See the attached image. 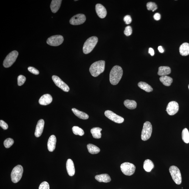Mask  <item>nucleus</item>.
Returning a JSON list of instances; mask_svg holds the SVG:
<instances>
[{
  "label": "nucleus",
  "instance_id": "0eeeda50",
  "mask_svg": "<svg viewBox=\"0 0 189 189\" xmlns=\"http://www.w3.org/2000/svg\"><path fill=\"white\" fill-rule=\"evenodd\" d=\"M120 169L123 173L125 175L131 176L135 172L136 166L132 163L125 162L122 163L120 165Z\"/></svg>",
  "mask_w": 189,
  "mask_h": 189
},
{
  "label": "nucleus",
  "instance_id": "2eb2a0df",
  "mask_svg": "<svg viewBox=\"0 0 189 189\" xmlns=\"http://www.w3.org/2000/svg\"><path fill=\"white\" fill-rule=\"evenodd\" d=\"M52 100V97L51 95L45 94L42 96L39 99V102L41 105L46 106L51 103Z\"/></svg>",
  "mask_w": 189,
  "mask_h": 189
},
{
  "label": "nucleus",
  "instance_id": "f3484780",
  "mask_svg": "<svg viewBox=\"0 0 189 189\" xmlns=\"http://www.w3.org/2000/svg\"><path fill=\"white\" fill-rule=\"evenodd\" d=\"M66 168L68 173L70 176H73L75 173V168L74 163L71 159H68L66 163Z\"/></svg>",
  "mask_w": 189,
  "mask_h": 189
},
{
  "label": "nucleus",
  "instance_id": "cd10ccee",
  "mask_svg": "<svg viewBox=\"0 0 189 189\" xmlns=\"http://www.w3.org/2000/svg\"><path fill=\"white\" fill-rule=\"evenodd\" d=\"M124 105L127 108L130 109H134L137 107V104L134 100H127L124 101Z\"/></svg>",
  "mask_w": 189,
  "mask_h": 189
},
{
  "label": "nucleus",
  "instance_id": "4be33fe9",
  "mask_svg": "<svg viewBox=\"0 0 189 189\" xmlns=\"http://www.w3.org/2000/svg\"><path fill=\"white\" fill-rule=\"evenodd\" d=\"M171 73V69L170 67L168 66H161L159 68L158 72V74L159 76H166Z\"/></svg>",
  "mask_w": 189,
  "mask_h": 189
},
{
  "label": "nucleus",
  "instance_id": "72a5a7b5",
  "mask_svg": "<svg viewBox=\"0 0 189 189\" xmlns=\"http://www.w3.org/2000/svg\"><path fill=\"white\" fill-rule=\"evenodd\" d=\"M26 80V78L22 75H20L18 77V84L19 86H21L24 83Z\"/></svg>",
  "mask_w": 189,
  "mask_h": 189
},
{
  "label": "nucleus",
  "instance_id": "37998d69",
  "mask_svg": "<svg viewBox=\"0 0 189 189\" xmlns=\"http://www.w3.org/2000/svg\"><path fill=\"white\" fill-rule=\"evenodd\" d=\"M188 89H189V85H188Z\"/></svg>",
  "mask_w": 189,
  "mask_h": 189
},
{
  "label": "nucleus",
  "instance_id": "4468645a",
  "mask_svg": "<svg viewBox=\"0 0 189 189\" xmlns=\"http://www.w3.org/2000/svg\"><path fill=\"white\" fill-rule=\"evenodd\" d=\"M95 10L96 12L99 17L101 18H105L107 15L106 8L100 4L96 5Z\"/></svg>",
  "mask_w": 189,
  "mask_h": 189
},
{
  "label": "nucleus",
  "instance_id": "5701e85b",
  "mask_svg": "<svg viewBox=\"0 0 189 189\" xmlns=\"http://www.w3.org/2000/svg\"><path fill=\"white\" fill-rule=\"evenodd\" d=\"M72 111L76 116L80 118V119L87 120L89 117V116L86 113L78 111V110L76 108H72Z\"/></svg>",
  "mask_w": 189,
  "mask_h": 189
},
{
  "label": "nucleus",
  "instance_id": "bb28decb",
  "mask_svg": "<svg viewBox=\"0 0 189 189\" xmlns=\"http://www.w3.org/2000/svg\"><path fill=\"white\" fill-rule=\"evenodd\" d=\"M87 148L89 153L92 154H97L99 153L100 151L99 148L92 144H88L87 145Z\"/></svg>",
  "mask_w": 189,
  "mask_h": 189
},
{
  "label": "nucleus",
  "instance_id": "f8f14e48",
  "mask_svg": "<svg viewBox=\"0 0 189 189\" xmlns=\"http://www.w3.org/2000/svg\"><path fill=\"white\" fill-rule=\"evenodd\" d=\"M52 80L55 84V85L60 88L65 92H69V88L67 84L61 79L58 76L53 75L52 77Z\"/></svg>",
  "mask_w": 189,
  "mask_h": 189
},
{
  "label": "nucleus",
  "instance_id": "1a4fd4ad",
  "mask_svg": "<svg viewBox=\"0 0 189 189\" xmlns=\"http://www.w3.org/2000/svg\"><path fill=\"white\" fill-rule=\"evenodd\" d=\"M64 38L61 35H55L51 36L47 39V43L50 46H58L63 43Z\"/></svg>",
  "mask_w": 189,
  "mask_h": 189
},
{
  "label": "nucleus",
  "instance_id": "9b49d317",
  "mask_svg": "<svg viewBox=\"0 0 189 189\" xmlns=\"http://www.w3.org/2000/svg\"><path fill=\"white\" fill-rule=\"evenodd\" d=\"M104 114L106 117L115 123L120 124L124 122V119L122 117L119 116L111 111L108 110L106 111Z\"/></svg>",
  "mask_w": 189,
  "mask_h": 189
},
{
  "label": "nucleus",
  "instance_id": "c756f323",
  "mask_svg": "<svg viewBox=\"0 0 189 189\" xmlns=\"http://www.w3.org/2000/svg\"><path fill=\"white\" fill-rule=\"evenodd\" d=\"M182 139L185 143H189V132L187 128L183 129L182 132Z\"/></svg>",
  "mask_w": 189,
  "mask_h": 189
},
{
  "label": "nucleus",
  "instance_id": "c9c22d12",
  "mask_svg": "<svg viewBox=\"0 0 189 189\" xmlns=\"http://www.w3.org/2000/svg\"><path fill=\"white\" fill-rule=\"evenodd\" d=\"M39 189H50V185L49 183L46 182H42L39 186Z\"/></svg>",
  "mask_w": 189,
  "mask_h": 189
},
{
  "label": "nucleus",
  "instance_id": "ea45409f",
  "mask_svg": "<svg viewBox=\"0 0 189 189\" xmlns=\"http://www.w3.org/2000/svg\"><path fill=\"white\" fill-rule=\"evenodd\" d=\"M154 17L155 20L159 21L161 18V15L159 13H157L154 14Z\"/></svg>",
  "mask_w": 189,
  "mask_h": 189
},
{
  "label": "nucleus",
  "instance_id": "ddd939ff",
  "mask_svg": "<svg viewBox=\"0 0 189 189\" xmlns=\"http://www.w3.org/2000/svg\"><path fill=\"white\" fill-rule=\"evenodd\" d=\"M179 109V104L176 101H171L169 103L166 111L168 114L172 116L176 114L178 112Z\"/></svg>",
  "mask_w": 189,
  "mask_h": 189
},
{
  "label": "nucleus",
  "instance_id": "2f4dec72",
  "mask_svg": "<svg viewBox=\"0 0 189 189\" xmlns=\"http://www.w3.org/2000/svg\"><path fill=\"white\" fill-rule=\"evenodd\" d=\"M147 9L149 11H152L154 12L157 9V5L155 3L152 2H149L146 4Z\"/></svg>",
  "mask_w": 189,
  "mask_h": 189
},
{
  "label": "nucleus",
  "instance_id": "20e7f679",
  "mask_svg": "<svg viewBox=\"0 0 189 189\" xmlns=\"http://www.w3.org/2000/svg\"><path fill=\"white\" fill-rule=\"evenodd\" d=\"M23 173V168L21 165H18L14 168L11 173L12 181L15 183H17L21 178Z\"/></svg>",
  "mask_w": 189,
  "mask_h": 189
},
{
  "label": "nucleus",
  "instance_id": "6e6552de",
  "mask_svg": "<svg viewBox=\"0 0 189 189\" xmlns=\"http://www.w3.org/2000/svg\"><path fill=\"white\" fill-rule=\"evenodd\" d=\"M152 131V127L150 122H146L144 124L142 132L141 139L143 141L148 140L150 138Z\"/></svg>",
  "mask_w": 189,
  "mask_h": 189
},
{
  "label": "nucleus",
  "instance_id": "79ce46f5",
  "mask_svg": "<svg viewBox=\"0 0 189 189\" xmlns=\"http://www.w3.org/2000/svg\"><path fill=\"white\" fill-rule=\"evenodd\" d=\"M158 50L160 52L163 53L164 52V50H163V47L162 46H159L158 47Z\"/></svg>",
  "mask_w": 189,
  "mask_h": 189
},
{
  "label": "nucleus",
  "instance_id": "6ab92c4d",
  "mask_svg": "<svg viewBox=\"0 0 189 189\" xmlns=\"http://www.w3.org/2000/svg\"><path fill=\"white\" fill-rule=\"evenodd\" d=\"M62 1L61 0H53L50 5L51 10L53 13L57 12L60 8Z\"/></svg>",
  "mask_w": 189,
  "mask_h": 189
},
{
  "label": "nucleus",
  "instance_id": "9d476101",
  "mask_svg": "<svg viewBox=\"0 0 189 189\" xmlns=\"http://www.w3.org/2000/svg\"><path fill=\"white\" fill-rule=\"evenodd\" d=\"M86 17L83 14H78L73 17L70 19L69 22L73 25H78L83 24L86 21Z\"/></svg>",
  "mask_w": 189,
  "mask_h": 189
},
{
  "label": "nucleus",
  "instance_id": "39448f33",
  "mask_svg": "<svg viewBox=\"0 0 189 189\" xmlns=\"http://www.w3.org/2000/svg\"><path fill=\"white\" fill-rule=\"evenodd\" d=\"M169 171L173 181L177 185H180L182 182V177L181 172L178 168L175 166H171Z\"/></svg>",
  "mask_w": 189,
  "mask_h": 189
},
{
  "label": "nucleus",
  "instance_id": "f704fd0d",
  "mask_svg": "<svg viewBox=\"0 0 189 189\" xmlns=\"http://www.w3.org/2000/svg\"><path fill=\"white\" fill-rule=\"evenodd\" d=\"M132 32V30L131 27L130 26H128L125 28V31H124V34L126 36H130L131 35Z\"/></svg>",
  "mask_w": 189,
  "mask_h": 189
},
{
  "label": "nucleus",
  "instance_id": "393cba45",
  "mask_svg": "<svg viewBox=\"0 0 189 189\" xmlns=\"http://www.w3.org/2000/svg\"><path fill=\"white\" fill-rule=\"evenodd\" d=\"M160 80L163 85L166 86H170L173 82V79L168 76H162L159 78Z\"/></svg>",
  "mask_w": 189,
  "mask_h": 189
},
{
  "label": "nucleus",
  "instance_id": "b1692460",
  "mask_svg": "<svg viewBox=\"0 0 189 189\" xmlns=\"http://www.w3.org/2000/svg\"><path fill=\"white\" fill-rule=\"evenodd\" d=\"M154 167V163L150 160L146 159L144 163L143 168L146 172H151Z\"/></svg>",
  "mask_w": 189,
  "mask_h": 189
},
{
  "label": "nucleus",
  "instance_id": "a878e982",
  "mask_svg": "<svg viewBox=\"0 0 189 189\" xmlns=\"http://www.w3.org/2000/svg\"><path fill=\"white\" fill-rule=\"evenodd\" d=\"M102 129L100 128L96 127L92 128L91 130V133L94 139H100L102 135L101 133Z\"/></svg>",
  "mask_w": 189,
  "mask_h": 189
},
{
  "label": "nucleus",
  "instance_id": "58836bf2",
  "mask_svg": "<svg viewBox=\"0 0 189 189\" xmlns=\"http://www.w3.org/2000/svg\"><path fill=\"white\" fill-rule=\"evenodd\" d=\"M0 126L4 130H7L8 128L7 124L2 120H0Z\"/></svg>",
  "mask_w": 189,
  "mask_h": 189
},
{
  "label": "nucleus",
  "instance_id": "a19ab883",
  "mask_svg": "<svg viewBox=\"0 0 189 189\" xmlns=\"http://www.w3.org/2000/svg\"><path fill=\"white\" fill-rule=\"evenodd\" d=\"M149 53L152 56H153L154 54V50L152 48H149Z\"/></svg>",
  "mask_w": 189,
  "mask_h": 189
},
{
  "label": "nucleus",
  "instance_id": "f03ea898",
  "mask_svg": "<svg viewBox=\"0 0 189 189\" xmlns=\"http://www.w3.org/2000/svg\"><path fill=\"white\" fill-rule=\"evenodd\" d=\"M105 62L98 61L93 63L90 67L89 71L93 77H97L102 73L105 69Z\"/></svg>",
  "mask_w": 189,
  "mask_h": 189
},
{
  "label": "nucleus",
  "instance_id": "e433bc0d",
  "mask_svg": "<svg viewBox=\"0 0 189 189\" xmlns=\"http://www.w3.org/2000/svg\"><path fill=\"white\" fill-rule=\"evenodd\" d=\"M28 70L30 72L34 74L37 75L39 74V70L35 69L34 67H28Z\"/></svg>",
  "mask_w": 189,
  "mask_h": 189
},
{
  "label": "nucleus",
  "instance_id": "7ed1b4c3",
  "mask_svg": "<svg viewBox=\"0 0 189 189\" xmlns=\"http://www.w3.org/2000/svg\"><path fill=\"white\" fill-rule=\"evenodd\" d=\"M98 41V38L95 36H92L87 39L83 45V53L85 54H88L91 53L97 45Z\"/></svg>",
  "mask_w": 189,
  "mask_h": 189
},
{
  "label": "nucleus",
  "instance_id": "423d86ee",
  "mask_svg": "<svg viewBox=\"0 0 189 189\" xmlns=\"http://www.w3.org/2000/svg\"><path fill=\"white\" fill-rule=\"evenodd\" d=\"M18 52L16 50L13 51L6 57L3 62V66L5 68H8L12 65L15 63L18 56Z\"/></svg>",
  "mask_w": 189,
  "mask_h": 189
},
{
  "label": "nucleus",
  "instance_id": "473e14b6",
  "mask_svg": "<svg viewBox=\"0 0 189 189\" xmlns=\"http://www.w3.org/2000/svg\"><path fill=\"white\" fill-rule=\"evenodd\" d=\"M14 143V140L12 139L11 138H8L5 140L4 144L6 148H9L13 145Z\"/></svg>",
  "mask_w": 189,
  "mask_h": 189
},
{
  "label": "nucleus",
  "instance_id": "dca6fc26",
  "mask_svg": "<svg viewBox=\"0 0 189 189\" xmlns=\"http://www.w3.org/2000/svg\"><path fill=\"white\" fill-rule=\"evenodd\" d=\"M45 122L43 119L39 120L38 122L37 125L36 126L35 136L36 137H40L43 131Z\"/></svg>",
  "mask_w": 189,
  "mask_h": 189
},
{
  "label": "nucleus",
  "instance_id": "c85d7f7f",
  "mask_svg": "<svg viewBox=\"0 0 189 189\" xmlns=\"http://www.w3.org/2000/svg\"><path fill=\"white\" fill-rule=\"evenodd\" d=\"M138 86L141 89L147 92H150L153 91V88L149 84L143 82H140L138 83Z\"/></svg>",
  "mask_w": 189,
  "mask_h": 189
},
{
  "label": "nucleus",
  "instance_id": "412c9836",
  "mask_svg": "<svg viewBox=\"0 0 189 189\" xmlns=\"http://www.w3.org/2000/svg\"><path fill=\"white\" fill-rule=\"evenodd\" d=\"M179 52L180 54L183 56L189 55V44L187 43L182 44L180 47Z\"/></svg>",
  "mask_w": 189,
  "mask_h": 189
},
{
  "label": "nucleus",
  "instance_id": "f257e3e1",
  "mask_svg": "<svg viewBox=\"0 0 189 189\" xmlns=\"http://www.w3.org/2000/svg\"><path fill=\"white\" fill-rule=\"evenodd\" d=\"M123 74V71L121 67L118 66H114L110 73V83L112 85H117L122 78Z\"/></svg>",
  "mask_w": 189,
  "mask_h": 189
},
{
  "label": "nucleus",
  "instance_id": "aec40b11",
  "mask_svg": "<svg viewBox=\"0 0 189 189\" xmlns=\"http://www.w3.org/2000/svg\"><path fill=\"white\" fill-rule=\"evenodd\" d=\"M95 179L99 182L108 183L111 181V177L107 174L97 175L95 177Z\"/></svg>",
  "mask_w": 189,
  "mask_h": 189
},
{
  "label": "nucleus",
  "instance_id": "7c9ffc66",
  "mask_svg": "<svg viewBox=\"0 0 189 189\" xmlns=\"http://www.w3.org/2000/svg\"><path fill=\"white\" fill-rule=\"evenodd\" d=\"M72 131L75 135H79L80 136H83L84 135V132L82 129L77 126H73L72 128Z\"/></svg>",
  "mask_w": 189,
  "mask_h": 189
},
{
  "label": "nucleus",
  "instance_id": "a211bd4d",
  "mask_svg": "<svg viewBox=\"0 0 189 189\" xmlns=\"http://www.w3.org/2000/svg\"><path fill=\"white\" fill-rule=\"evenodd\" d=\"M56 139L54 135L51 136L47 143V147L48 150L50 152H53L55 150V148Z\"/></svg>",
  "mask_w": 189,
  "mask_h": 189
},
{
  "label": "nucleus",
  "instance_id": "4c0bfd02",
  "mask_svg": "<svg viewBox=\"0 0 189 189\" xmlns=\"http://www.w3.org/2000/svg\"><path fill=\"white\" fill-rule=\"evenodd\" d=\"M123 20L126 24H130L132 22V19L131 16L130 15L125 16L124 17Z\"/></svg>",
  "mask_w": 189,
  "mask_h": 189
}]
</instances>
